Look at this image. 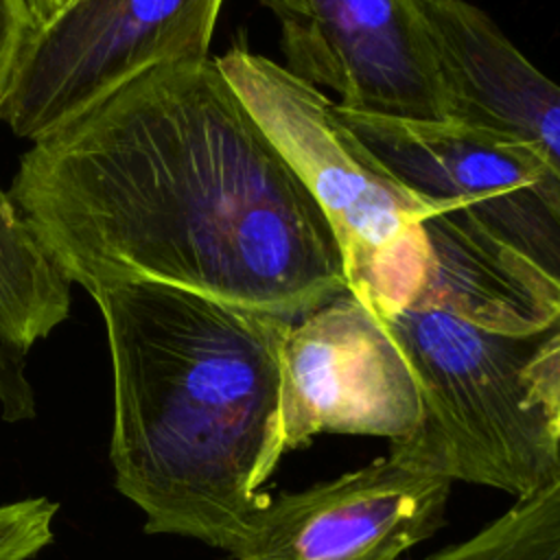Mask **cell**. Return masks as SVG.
Returning <instances> with one entry per match:
<instances>
[{
    "instance_id": "3",
    "label": "cell",
    "mask_w": 560,
    "mask_h": 560,
    "mask_svg": "<svg viewBox=\"0 0 560 560\" xmlns=\"http://www.w3.org/2000/svg\"><path fill=\"white\" fill-rule=\"evenodd\" d=\"M217 63L324 212L348 291L376 315L409 306L427 280L424 221L438 203L392 173L346 125L339 105L282 63L243 46Z\"/></svg>"
},
{
    "instance_id": "17",
    "label": "cell",
    "mask_w": 560,
    "mask_h": 560,
    "mask_svg": "<svg viewBox=\"0 0 560 560\" xmlns=\"http://www.w3.org/2000/svg\"><path fill=\"white\" fill-rule=\"evenodd\" d=\"M0 560H15L13 540H11L9 529L2 525V521H0Z\"/></svg>"
},
{
    "instance_id": "2",
    "label": "cell",
    "mask_w": 560,
    "mask_h": 560,
    "mask_svg": "<svg viewBox=\"0 0 560 560\" xmlns=\"http://www.w3.org/2000/svg\"><path fill=\"white\" fill-rule=\"evenodd\" d=\"M92 298L114 372L116 488L144 512V532L232 556L284 455L280 346L293 319L147 280Z\"/></svg>"
},
{
    "instance_id": "8",
    "label": "cell",
    "mask_w": 560,
    "mask_h": 560,
    "mask_svg": "<svg viewBox=\"0 0 560 560\" xmlns=\"http://www.w3.org/2000/svg\"><path fill=\"white\" fill-rule=\"evenodd\" d=\"M422 405L413 372L385 324L350 291L293 319L280 346V444L319 433L407 442Z\"/></svg>"
},
{
    "instance_id": "14",
    "label": "cell",
    "mask_w": 560,
    "mask_h": 560,
    "mask_svg": "<svg viewBox=\"0 0 560 560\" xmlns=\"http://www.w3.org/2000/svg\"><path fill=\"white\" fill-rule=\"evenodd\" d=\"M527 400L542 413L549 435L560 442V322L551 326L523 370Z\"/></svg>"
},
{
    "instance_id": "1",
    "label": "cell",
    "mask_w": 560,
    "mask_h": 560,
    "mask_svg": "<svg viewBox=\"0 0 560 560\" xmlns=\"http://www.w3.org/2000/svg\"><path fill=\"white\" fill-rule=\"evenodd\" d=\"M7 192L90 295L147 280L298 319L348 291L324 212L212 57L155 66L42 136Z\"/></svg>"
},
{
    "instance_id": "18",
    "label": "cell",
    "mask_w": 560,
    "mask_h": 560,
    "mask_svg": "<svg viewBox=\"0 0 560 560\" xmlns=\"http://www.w3.org/2000/svg\"><path fill=\"white\" fill-rule=\"evenodd\" d=\"M558 462H560V442H558Z\"/></svg>"
},
{
    "instance_id": "6",
    "label": "cell",
    "mask_w": 560,
    "mask_h": 560,
    "mask_svg": "<svg viewBox=\"0 0 560 560\" xmlns=\"http://www.w3.org/2000/svg\"><path fill=\"white\" fill-rule=\"evenodd\" d=\"M341 118L411 190L459 210L560 287V175L529 142L455 118Z\"/></svg>"
},
{
    "instance_id": "9",
    "label": "cell",
    "mask_w": 560,
    "mask_h": 560,
    "mask_svg": "<svg viewBox=\"0 0 560 560\" xmlns=\"http://www.w3.org/2000/svg\"><path fill=\"white\" fill-rule=\"evenodd\" d=\"M451 479L394 457L269 499L232 560H398L429 538Z\"/></svg>"
},
{
    "instance_id": "5",
    "label": "cell",
    "mask_w": 560,
    "mask_h": 560,
    "mask_svg": "<svg viewBox=\"0 0 560 560\" xmlns=\"http://www.w3.org/2000/svg\"><path fill=\"white\" fill-rule=\"evenodd\" d=\"M223 0H72L37 26L18 61L0 120L39 140L133 77L210 57Z\"/></svg>"
},
{
    "instance_id": "13",
    "label": "cell",
    "mask_w": 560,
    "mask_h": 560,
    "mask_svg": "<svg viewBox=\"0 0 560 560\" xmlns=\"http://www.w3.org/2000/svg\"><path fill=\"white\" fill-rule=\"evenodd\" d=\"M424 560H560V468L475 536Z\"/></svg>"
},
{
    "instance_id": "16",
    "label": "cell",
    "mask_w": 560,
    "mask_h": 560,
    "mask_svg": "<svg viewBox=\"0 0 560 560\" xmlns=\"http://www.w3.org/2000/svg\"><path fill=\"white\" fill-rule=\"evenodd\" d=\"M72 0H26L28 11L35 20V26L46 24L48 20H52L63 7H68Z\"/></svg>"
},
{
    "instance_id": "15",
    "label": "cell",
    "mask_w": 560,
    "mask_h": 560,
    "mask_svg": "<svg viewBox=\"0 0 560 560\" xmlns=\"http://www.w3.org/2000/svg\"><path fill=\"white\" fill-rule=\"evenodd\" d=\"M35 28L26 0H0V109L18 61Z\"/></svg>"
},
{
    "instance_id": "7",
    "label": "cell",
    "mask_w": 560,
    "mask_h": 560,
    "mask_svg": "<svg viewBox=\"0 0 560 560\" xmlns=\"http://www.w3.org/2000/svg\"><path fill=\"white\" fill-rule=\"evenodd\" d=\"M258 2L280 24L282 66L337 94L343 112L448 120L444 77L420 0Z\"/></svg>"
},
{
    "instance_id": "10",
    "label": "cell",
    "mask_w": 560,
    "mask_h": 560,
    "mask_svg": "<svg viewBox=\"0 0 560 560\" xmlns=\"http://www.w3.org/2000/svg\"><path fill=\"white\" fill-rule=\"evenodd\" d=\"M448 96V118L529 142L560 175V85L477 7L420 0Z\"/></svg>"
},
{
    "instance_id": "11",
    "label": "cell",
    "mask_w": 560,
    "mask_h": 560,
    "mask_svg": "<svg viewBox=\"0 0 560 560\" xmlns=\"http://www.w3.org/2000/svg\"><path fill=\"white\" fill-rule=\"evenodd\" d=\"M424 236L427 280L409 306L442 308L508 335H534L560 322V287L459 210L438 206L424 221Z\"/></svg>"
},
{
    "instance_id": "4",
    "label": "cell",
    "mask_w": 560,
    "mask_h": 560,
    "mask_svg": "<svg viewBox=\"0 0 560 560\" xmlns=\"http://www.w3.org/2000/svg\"><path fill=\"white\" fill-rule=\"evenodd\" d=\"M376 317L405 354L422 405L418 431L392 444L389 457L516 499L558 472L556 442L523 385V370L551 326L508 335L431 306Z\"/></svg>"
},
{
    "instance_id": "12",
    "label": "cell",
    "mask_w": 560,
    "mask_h": 560,
    "mask_svg": "<svg viewBox=\"0 0 560 560\" xmlns=\"http://www.w3.org/2000/svg\"><path fill=\"white\" fill-rule=\"evenodd\" d=\"M70 284L0 188V413L7 422L35 418L26 357L70 315Z\"/></svg>"
}]
</instances>
